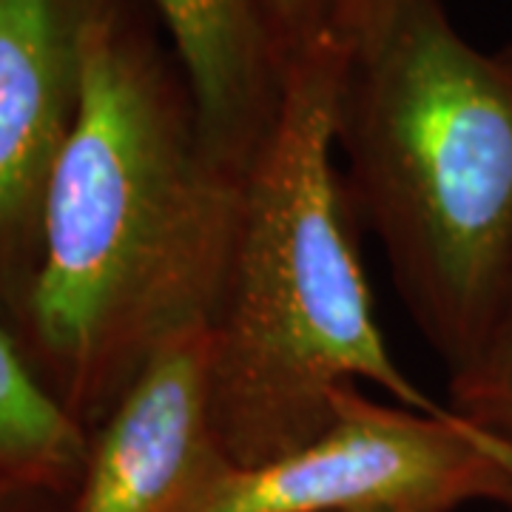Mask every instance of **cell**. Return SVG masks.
I'll use <instances>...</instances> for the list:
<instances>
[{
  "label": "cell",
  "mask_w": 512,
  "mask_h": 512,
  "mask_svg": "<svg viewBox=\"0 0 512 512\" xmlns=\"http://www.w3.org/2000/svg\"><path fill=\"white\" fill-rule=\"evenodd\" d=\"M242 183L202 146L191 89L146 0H106L15 325L40 382L89 433L171 339L208 328Z\"/></svg>",
  "instance_id": "obj_1"
},
{
  "label": "cell",
  "mask_w": 512,
  "mask_h": 512,
  "mask_svg": "<svg viewBox=\"0 0 512 512\" xmlns=\"http://www.w3.org/2000/svg\"><path fill=\"white\" fill-rule=\"evenodd\" d=\"M345 66L336 37L293 57L279 123L242 183L231 262L205 328L211 424L239 467L316 439L345 384H376L419 413L450 410L404 376L373 316L333 165Z\"/></svg>",
  "instance_id": "obj_2"
},
{
  "label": "cell",
  "mask_w": 512,
  "mask_h": 512,
  "mask_svg": "<svg viewBox=\"0 0 512 512\" xmlns=\"http://www.w3.org/2000/svg\"><path fill=\"white\" fill-rule=\"evenodd\" d=\"M336 148L404 308L456 370L512 282V57L458 35L441 0H399L348 52Z\"/></svg>",
  "instance_id": "obj_3"
},
{
  "label": "cell",
  "mask_w": 512,
  "mask_h": 512,
  "mask_svg": "<svg viewBox=\"0 0 512 512\" xmlns=\"http://www.w3.org/2000/svg\"><path fill=\"white\" fill-rule=\"evenodd\" d=\"M510 487L512 456L476 424L390 407L353 382L316 439L256 467L225 458L191 512H453L501 504Z\"/></svg>",
  "instance_id": "obj_4"
},
{
  "label": "cell",
  "mask_w": 512,
  "mask_h": 512,
  "mask_svg": "<svg viewBox=\"0 0 512 512\" xmlns=\"http://www.w3.org/2000/svg\"><path fill=\"white\" fill-rule=\"evenodd\" d=\"M106 0H0V319L15 333Z\"/></svg>",
  "instance_id": "obj_5"
},
{
  "label": "cell",
  "mask_w": 512,
  "mask_h": 512,
  "mask_svg": "<svg viewBox=\"0 0 512 512\" xmlns=\"http://www.w3.org/2000/svg\"><path fill=\"white\" fill-rule=\"evenodd\" d=\"M225 458L208 407V330H188L92 433L69 512H191Z\"/></svg>",
  "instance_id": "obj_6"
},
{
  "label": "cell",
  "mask_w": 512,
  "mask_h": 512,
  "mask_svg": "<svg viewBox=\"0 0 512 512\" xmlns=\"http://www.w3.org/2000/svg\"><path fill=\"white\" fill-rule=\"evenodd\" d=\"M146 3L191 89L202 146L222 168L245 177L279 123L291 57L256 0Z\"/></svg>",
  "instance_id": "obj_7"
},
{
  "label": "cell",
  "mask_w": 512,
  "mask_h": 512,
  "mask_svg": "<svg viewBox=\"0 0 512 512\" xmlns=\"http://www.w3.org/2000/svg\"><path fill=\"white\" fill-rule=\"evenodd\" d=\"M92 433L63 410L0 319V501H72Z\"/></svg>",
  "instance_id": "obj_8"
},
{
  "label": "cell",
  "mask_w": 512,
  "mask_h": 512,
  "mask_svg": "<svg viewBox=\"0 0 512 512\" xmlns=\"http://www.w3.org/2000/svg\"><path fill=\"white\" fill-rule=\"evenodd\" d=\"M450 410L512 456V282L478 348L450 370ZM501 504L512 512V487Z\"/></svg>",
  "instance_id": "obj_9"
},
{
  "label": "cell",
  "mask_w": 512,
  "mask_h": 512,
  "mask_svg": "<svg viewBox=\"0 0 512 512\" xmlns=\"http://www.w3.org/2000/svg\"><path fill=\"white\" fill-rule=\"evenodd\" d=\"M256 6L291 60L319 40L333 37L336 0H256Z\"/></svg>",
  "instance_id": "obj_10"
},
{
  "label": "cell",
  "mask_w": 512,
  "mask_h": 512,
  "mask_svg": "<svg viewBox=\"0 0 512 512\" xmlns=\"http://www.w3.org/2000/svg\"><path fill=\"white\" fill-rule=\"evenodd\" d=\"M399 0H336L333 15V37L345 46L356 49L382 29Z\"/></svg>",
  "instance_id": "obj_11"
},
{
  "label": "cell",
  "mask_w": 512,
  "mask_h": 512,
  "mask_svg": "<svg viewBox=\"0 0 512 512\" xmlns=\"http://www.w3.org/2000/svg\"><path fill=\"white\" fill-rule=\"evenodd\" d=\"M55 504H60L57 498H9L0 501V512H46L55 510Z\"/></svg>",
  "instance_id": "obj_12"
},
{
  "label": "cell",
  "mask_w": 512,
  "mask_h": 512,
  "mask_svg": "<svg viewBox=\"0 0 512 512\" xmlns=\"http://www.w3.org/2000/svg\"><path fill=\"white\" fill-rule=\"evenodd\" d=\"M504 52H507V55L512 57V46H507V49H504Z\"/></svg>",
  "instance_id": "obj_13"
},
{
  "label": "cell",
  "mask_w": 512,
  "mask_h": 512,
  "mask_svg": "<svg viewBox=\"0 0 512 512\" xmlns=\"http://www.w3.org/2000/svg\"><path fill=\"white\" fill-rule=\"evenodd\" d=\"M365 512H384V510H365Z\"/></svg>",
  "instance_id": "obj_14"
}]
</instances>
